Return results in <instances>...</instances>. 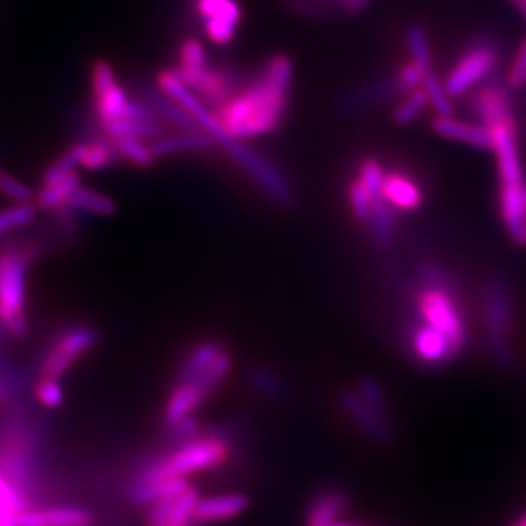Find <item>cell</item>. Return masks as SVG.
Here are the masks:
<instances>
[{
	"label": "cell",
	"instance_id": "23",
	"mask_svg": "<svg viewBox=\"0 0 526 526\" xmlns=\"http://www.w3.org/2000/svg\"><path fill=\"white\" fill-rule=\"evenodd\" d=\"M145 103L149 104L150 109L162 121H169L171 125L176 126L179 130H184V132L200 130L198 125H196V121L193 120V116L189 115L188 111L181 104L169 98L166 92H162L159 87L155 91L145 94Z\"/></svg>",
	"mask_w": 526,
	"mask_h": 526
},
{
	"label": "cell",
	"instance_id": "52",
	"mask_svg": "<svg viewBox=\"0 0 526 526\" xmlns=\"http://www.w3.org/2000/svg\"><path fill=\"white\" fill-rule=\"evenodd\" d=\"M521 520L525 521V523H526V513H525V515L521 516Z\"/></svg>",
	"mask_w": 526,
	"mask_h": 526
},
{
	"label": "cell",
	"instance_id": "36",
	"mask_svg": "<svg viewBox=\"0 0 526 526\" xmlns=\"http://www.w3.org/2000/svg\"><path fill=\"white\" fill-rule=\"evenodd\" d=\"M424 92L428 96V103L435 109L438 116H452V96L446 91L445 82H441L433 72L426 75L423 84Z\"/></svg>",
	"mask_w": 526,
	"mask_h": 526
},
{
	"label": "cell",
	"instance_id": "40",
	"mask_svg": "<svg viewBox=\"0 0 526 526\" xmlns=\"http://www.w3.org/2000/svg\"><path fill=\"white\" fill-rule=\"evenodd\" d=\"M36 401L48 409H57L65 401L62 385L57 378L40 377L35 385Z\"/></svg>",
	"mask_w": 526,
	"mask_h": 526
},
{
	"label": "cell",
	"instance_id": "14",
	"mask_svg": "<svg viewBox=\"0 0 526 526\" xmlns=\"http://www.w3.org/2000/svg\"><path fill=\"white\" fill-rule=\"evenodd\" d=\"M249 498L241 492H223L198 499L191 526H208L234 520L249 508Z\"/></svg>",
	"mask_w": 526,
	"mask_h": 526
},
{
	"label": "cell",
	"instance_id": "33",
	"mask_svg": "<svg viewBox=\"0 0 526 526\" xmlns=\"http://www.w3.org/2000/svg\"><path fill=\"white\" fill-rule=\"evenodd\" d=\"M81 166V143H75L69 150H65L57 161L52 162L43 172V186L58 183L75 172V167Z\"/></svg>",
	"mask_w": 526,
	"mask_h": 526
},
{
	"label": "cell",
	"instance_id": "46",
	"mask_svg": "<svg viewBox=\"0 0 526 526\" xmlns=\"http://www.w3.org/2000/svg\"><path fill=\"white\" fill-rule=\"evenodd\" d=\"M21 387V378L7 366H0V407L9 406Z\"/></svg>",
	"mask_w": 526,
	"mask_h": 526
},
{
	"label": "cell",
	"instance_id": "37",
	"mask_svg": "<svg viewBox=\"0 0 526 526\" xmlns=\"http://www.w3.org/2000/svg\"><path fill=\"white\" fill-rule=\"evenodd\" d=\"M428 106V96H426L423 87L416 89V91L409 92V94H406L404 101L395 109V123H399V125H409V123L416 120Z\"/></svg>",
	"mask_w": 526,
	"mask_h": 526
},
{
	"label": "cell",
	"instance_id": "41",
	"mask_svg": "<svg viewBox=\"0 0 526 526\" xmlns=\"http://www.w3.org/2000/svg\"><path fill=\"white\" fill-rule=\"evenodd\" d=\"M384 176V166L377 159H373V157H366L358 166V178L361 179V183L365 184L366 188L370 189V193L375 198L382 195Z\"/></svg>",
	"mask_w": 526,
	"mask_h": 526
},
{
	"label": "cell",
	"instance_id": "25",
	"mask_svg": "<svg viewBox=\"0 0 526 526\" xmlns=\"http://www.w3.org/2000/svg\"><path fill=\"white\" fill-rule=\"evenodd\" d=\"M223 349L225 348L218 341H203L196 344L181 366L178 382H195L196 378L201 377L208 370V366L212 365L213 360L222 353Z\"/></svg>",
	"mask_w": 526,
	"mask_h": 526
},
{
	"label": "cell",
	"instance_id": "28",
	"mask_svg": "<svg viewBox=\"0 0 526 526\" xmlns=\"http://www.w3.org/2000/svg\"><path fill=\"white\" fill-rule=\"evenodd\" d=\"M81 184V176L77 172H72L70 176L58 181V183L48 184L43 186L40 193L36 195V206L40 210H57L60 206L65 205L69 196L72 195L77 186Z\"/></svg>",
	"mask_w": 526,
	"mask_h": 526
},
{
	"label": "cell",
	"instance_id": "3",
	"mask_svg": "<svg viewBox=\"0 0 526 526\" xmlns=\"http://www.w3.org/2000/svg\"><path fill=\"white\" fill-rule=\"evenodd\" d=\"M419 275L424 285L416 297L421 321L443 332L462 353L469 336L464 314L460 310L457 285L443 269L436 268L433 264L423 266Z\"/></svg>",
	"mask_w": 526,
	"mask_h": 526
},
{
	"label": "cell",
	"instance_id": "27",
	"mask_svg": "<svg viewBox=\"0 0 526 526\" xmlns=\"http://www.w3.org/2000/svg\"><path fill=\"white\" fill-rule=\"evenodd\" d=\"M370 234L372 239L378 246H389L390 242L394 241L395 227H397V220H395L394 208L384 200V196H378L375 203H373V212L370 222Z\"/></svg>",
	"mask_w": 526,
	"mask_h": 526
},
{
	"label": "cell",
	"instance_id": "29",
	"mask_svg": "<svg viewBox=\"0 0 526 526\" xmlns=\"http://www.w3.org/2000/svg\"><path fill=\"white\" fill-rule=\"evenodd\" d=\"M128 104H130L128 92L121 84H116L108 91L103 92L101 96L94 98V109H96V116L101 121V125L123 116Z\"/></svg>",
	"mask_w": 526,
	"mask_h": 526
},
{
	"label": "cell",
	"instance_id": "53",
	"mask_svg": "<svg viewBox=\"0 0 526 526\" xmlns=\"http://www.w3.org/2000/svg\"><path fill=\"white\" fill-rule=\"evenodd\" d=\"M525 244H526V215H525Z\"/></svg>",
	"mask_w": 526,
	"mask_h": 526
},
{
	"label": "cell",
	"instance_id": "24",
	"mask_svg": "<svg viewBox=\"0 0 526 526\" xmlns=\"http://www.w3.org/2000/svg\"><path fill=\"white\" fill-rule=\"evenodd\" d=\"M31 508L33 501L0 472V526H16L18 516Z\"/></svg>",
	"mask_w": 526,
	"mask_h": 526
},
{
	"label": "cell",
	"instance_id": "17",
	"mask_svg": "<svg viewBox=\"0 0 526 526\" xmlns=\"http://www.w3.org/2000/svg\"><path fill=\"white\" fill-rule=\"evenodd\" d=\"M382 196L394 210L416 212L423 205V191L406 172H385Z\"/></svg>",
	"mask_w": 526,
	"mask_h": 526
},
{
	"label": "cell",
	"instance_id": "22",
	"mask_svg": "<svg viewBox=\"0 0 526 526\" xmlns=\"http://www.w3.org/2000/svg\"><path fill=\"white\" fill-rule=\"evenodd\" d=\"M104 132L111 140L113 138L132 137L140 140H157L164 135V125L161 118H147V120H135V118H116V120L103 123Z\"/></svg>",
	"mask_w": 526,
	"mask_h": 526
},
{
	"label": "cell",
	"instance_id": "45",
	"mask_svg": "<svg viewBox=\"0 0 526 526\" xmlns=\"http://www.w3.org/2000/svg\"><path fill=\"white\" fill-rule=\"evenodd\" d=\"M506 84L509 89H521L526 86V38L518 46L513 62L509 63L508 72H506Z\"/></svg>",
	"mask_w": 526,
	"mask_h": 526
},
{
	"label": "cell",
	"instance_id": "13",
	"mask_svg": "<svg viewBox=\"0 0 526 526\" xmlns=\"http://www.w3.org/2000/svg\"><path fill=\"white\" fill-rule=\"evenodd\" d=\"M411 344L414 355L418 356L423 365H448L460 355L455 344L443 332L423 321L412 327Z\"/></svg>",
	"mask_w": 526,
	"mask_h": 526
},
{
	"label": "cell",
	"instance_id": "49",
	"mask_svg": "<svg viewBox=\"0 0 526 526\" xmlns=\"http://www.w3.org/2000/svg\"><path fill=\"white\" fill-rule=\"evenodd\" d=\"M7 336L6 327H4V322H2V319H0V343L4 341V338Z\"/></svg>",
	"mask_w": 526,
	"mask_h": 526
},
{
	"label": "cell",
	"instance_id": "19",
	"mask_svg": "<svg viewBox=\"0 0 526 526\" xmlns=\"http://www.w3.org/2000/svg\"><path fill=\"white\" fill-rule=\"evenodd\" d=\"M206 397L208 394L198 385L178 382L164 407V424L167 428H171L179 421L195 416L196 409L206 401Z\"/></svg>",
	"mask_w": 526,
	"mask_h": 526
},
{
	"label": "cell",
	"instance_id": "6",
	"mask_svg": "<svg viewBox=\"0 0 526 526\" xmlns=\"http://www.w3.org/2000/svg\"><path fill=\"white\" fill-rule=\"evenodd\" d=\"M486 310L487 339L492 360L501 368H509L513 363L511 348V322H513V297L508 285L501 280H492L484 295Z\"/></svg>",
	"mask_w": 526,
	"mask_h": 526
},
{
	"label": "cell",
	"instance_id": "31",
	"mask_svg": "<svg viewBox=\"0 0 526 526\" xmlns=\"http://www.w3.org/2000/svg\"><path fill=\"white\" fill-rule=\"evenodd\" d=\"M116 159L120 157L116 154L113 142H81V166L87 171H103L106 167L113 166Z\"/></svg>",
	"mask_w": 526,
	"mask_h": 526
},
{
	"label": "cell",
	"instance_id": "44",
	"mask_svg": "<svg viewBox=\"0 0 526 526\" xmlns=\"http://www.w3.org/2000/svg\"><path fill=\"white\" fill-rule=\"evenodd\" d=\"M0 193L16 203H31L35 198L33 191L26 184L2 171H0Z\"/></svg>",
	"mask_w": 526,
	"mask_h": 526
},
{
	"label": "cell",
	"instance_id": "38",
	"mask_svg": "<svg viewBox=\"0 0 526 526\" xmlns=\"http://www.w3.org/2000/svg\"><path fill=\"white\" fill-rule=\"evenodd\" d=\"M205 65H208L205 45L198 38H186V40L181 41L176 69H200Z\"/></svg>",
	"mask_w": 526,
	"mask_h": 526
},
{
	"label": "cell",
	"instance_id": "2",
	"mask_svg": "<svg viewBox=\"0 0 526 526\" xmlns=\"http://www.w3.org/2000/svg\"><path fill=\"white\" fill-rule=\"evenodd\" d=\"M230 457L229 441L220 433H206L176 446L172 452L143 465L135 482L188 479V475L212 470Z\"/></svg>",
	"mask_w": 526,
	"mask_h": 526
},
{
	"label": "cell",
	"instance_id": "20",
	"mask_svg": "<svg viewBox=\"0 0 526 526\" xmlns=\"http://www.w3.org/2000/svg\"><path fill=\"white\" fill-rule=\"evenodd\" d=\"M349 494L341 487L326 489L315 496L307 513V525L331 526L348 508Z\"/></svg>",
	"mask_w": 526,
	"mask_h": 526
},
{
	"label": "cell",
	"instance_id": "11",
	"mask_svg": "<svg viewBox=\"0 0 526 526\" xmlns=\"http://www.w3.org/2000/svg\"><path fill=\"white\" fill-rule=\"evenodd\" d=\"M491 135V150L498 162L499 186L525 184L518 147V126L516 118L499 121L487 126Z\"/></svg>",
	"mask_w": 526,
	"mask_h": 526
},
{
	"label": "cell",
	"instance_id": "10",
	"mask_svg": "<svg viewBox=\"0 0 526 526\" xmlns=\"http://www.w3.org/2000/svg\"><path fill=\"white\" fill-rule=\"evenodd\" d=\"M184 86L213 108H220L237 92V77L230 70L212 67L210 63L200 69H174Z\"/></svg>",
	"mask_w": 526,
	"mask_h": 526
},
{
	"label": "cell",
	"instance_id": "48",
	"mask_svg": "<svg viewBox=\"0 0 526 526\" xmlns=\"http://www.w3.org/2000/svg\"><path fill=\"white\" fill-rule=\"evenodd\" d=\"M511 2H513V6L516 7V11L520 12L526 21V0H511Z\"/></svg>",
	"mask_w": 526,
	"mask_h": 526
},
{
	"label": "cell",
	"instance_id": "21",
	"mask_svg": "<svg viewBox=\"0 0 526 526\" xmlns=\"http://www.w3.org/2000/svg\"><path fill=\"white\" fill-rule=\"evenodd\" d=\"M213 145H215L213 138L203 130H191V132L181 130L174 135H162L161 138L150 143L157 159L174 154H186V152H201V150L212 149Z\"/></svg>",
	"mask_w": 526,
	"mask_h": 526
},
{
	"label": "cell",
	"instance_id": "50",
	"mask_svg": "<svg viewBox=\"0 0 526 526\" xmlns=\"http://www.w3.org/2000/svg\"><path fill=\"white\" fill-rule=\"evenodd\" d=\"M513 526H526V523L520 518V520L516 521L515 525Z\"/></svg>",
	"mask_w": 526,
	"mask_h": 526
},
{
	"label": "cell",
	"instance_id": "42",
	"mask_svg": "<svg viewBox=\"0 0 526 526\" xmlns=\"http://www.w3.org/2000/svg\"><path fill=\"white\" fill-rule=\"evenodd\" d=\"M429 74H431V72H429ZM426 75H428V72H424L419 65H416V63L411 60V62L406 63V65L397 72V75H395V91L402 92V94H409V92L416 91V89H421Z\"/></svg>",
	"mask_w": 526,
	"mask_h": 526
},
{
	"label": "cell",
	"instance_id": "47",
	"mask_svg": "<svg viewBox=\"0 0 526 526\" xmlns=\"http://www.w3.org/2000/svg\"><path fill=\"white\" fill-rule=\"evenodd\" d=\"M252 380H254L256 387H259L263 392H268V394L273 395L285 394V387H283L280 380L276 377H271L269 373L261 372V370H259V372L254 373V378H252Z\"/></svg>",
	"mask_w": 526,
	"mask_h": 526
},
{
	"label": "cell",
	"instance_id": "8",
	"mask_svg": "<svg viewBox=\"0 0 526 526\" xmlns=\"http://www.w3.org/2000/svg\"><path fill=\"white\" fill-rule=\"evenodd\" d=\"M98 343L91 326H74L58 334L41 360L40 377L60 378Z\"/></svg>",
	"mask_w": 526,
	"mask_h": 526
},
{
	"label": "cell",
	"instance_id": "35",
	"mask_svg": "<svg viewBox=\"0 0 526 526\" xmlns=\"http://www.w3.org/2000/svg\"><path fill=\"white\" fill-rule=\"evenodd\" d=\"M406 38L412 62L419 65L428 74L433 72V57H431V48H429L428 36L424 33V29L418 24H412L407 29Z\"/></svg>",
	"mask_w": 526,
	"mask_h": 526
},
{
	"label": "cell",
	"instance_id": "5",
	"mask_svg": "<svg viewBox=\"0 0 526 526\" xmlns=\"http://www.w3.org/2000/svg\"><path fill=\"white\" fill-rule=\"evenodd\" d=\"M215 142L220 145V149L225 154L229 155L235 166L246 172L247 176L258 184L264 195L276 203H280V205H286L292 201V186L288 183V179L264 155L259 154L256 150L249 149L241 140L227 137L225 133H223L222 138H217Z\"/></svg>",
	"mask_w": 526,
	"mask_h": 526
},
{
	"label": "cell",
	"instance_id": "9",
	"mask_svg": "<svg viewBox=\"0 0 526 526\" xmlns=\"http://www.w3.org/2000/svg\"><path fill=\"white\" fill-rule=\"evenodd\" d=\"M193 9L203 24L206 38L213 45L232 43L242 21L239 0H193Z\"/></svg>",
	"mask_w": 526,
	"mask_h": 526
},
{
	"label": "cell",
	"instance_id": "12",
	"mask_svg": "<svg viewBox=\"0 0 526 526\" xmlns=\"http://www.w3.org/2000/svg\"><path fill=\"white\" fill-rule=\"evenodd\" d=\"M508 84L496 79H487L475 87L470 96V109L481 125L491 126L499 121L511 120L515 116V103Z\"/></svg>",
	"mask_w": 526,
	"mask_h": 526
},
{
	"label": "cell",
	"instance_id": "1",
	"mask_svg": "<svg viewBox=\"0 0 526 526\" xmlns=\"http://www.w3.org/2000/svg\"><path fill=\"white\" fill-rule=\"evenodd\" d=\"M293 75L292 58H269L256 79L213 111L222 132L241 142L276 132L285 120Z\"/></svg>",
	"mask_w": 526,
	"mask_h": 526
},
{
	"label": "cell",
	"instance_id": "32",
	"mask_svg": "<svg viewBox=\"0 0 526 526\" xmlns=\"http://www.w3.org/2000/svg\"><path fill=\"white\" fill-rule=\"evenodd\" d=\"M38 215L36 203H16L0 210V235L11 234L14 230L23 229L35 220Z\"/></svg>",
	"mask_w": 526,
	"mask_h": 526
},
{
	"label": "cell",
	"instance_id": "18",
	"mask_svg": "<svg viewBox=\"0 0 526 526\" xmlns=\"http://www.w3.org/2000/svg\"><path fill=\"white\" fill-rule=\"evenodd\" d=\"M433 130L448 140L469 143L475 149L491 150V135L481 123L455 120L452 116H436Z\"/></svg>",
	"mask_w": 526,
	"mask_h": 526
},
{
	"label": "cell",
	"instance_id": "26",
	"mask_svg": "<svg viewBox=\"0 0 526 526\" xmlns=\"http://www.w3.org/2000/svg\"><path fill=\"white\" fill-rule=\"evenodd\" d=\"M65 205H69L74 212L89 213V215H98V217H111L116 212V203L113 198L99 193L96 189L81 186V184L72 191Z\"/></svg>",
	"mask_w": 526,
	"mask_h": 526
},
{
	"label": "cell",
	"instance_id": "43",
	"mask_svg": "<svg viewBox=\"0 0 526 526\" xmlns=\"http://www.w3.org/2000/svg\"><path fill=\"white\" fill-rule=\"evenodd\" d=\"M116 84L118 81H116L115 69L111 63L106 62V60H98L92 65L91 87L94 98L101 96L103 92L108 91Z\"/></svg>",
	"mask_w": 526,
	"mask_h": 526
},
{
	"label": "cell",
	"instance_id": "16",
	"mask_svg": "<svg viewBox=\"0 0 526 526\" xmlns=\"http://www.w3.org/2000/svg\"><path fill=\"white\" fill-rule=\"evenodd\" d=\"M94 516L82 506H45L26 509L16 526H92Z\"/></svg>",
	"mask_w": 526,
	"mask_h": 526
},
{
	"label": "cell",
	"instance_id": "30",
	"mask_svg": "<svg viewBox=\"0 0 526 526\" xmlns=\"http://www.w3.org/2000/svg\"><path fill=\"white\" fill-rule=\"evenodd\" d=\"M111 142H113L116 154H118V157L123 159V161L130 162L133 166L142 167V169L154 166L157 157H155L154 152H152V147L145 143V140L123 137L113 138Z\"/></svg>",
	"mask_w": 526,
	"mask_h": 526
},
{
	"label": "cell",
	"instance_id": "7",
	"mask_svg": "<svg viewBox=\"0 0 526 526\" xmlns=\"http://www.w3.org/2000/svg\"><path fill=\"white\" fill-rule=\"evenodd\" d=\"M499 65V48L491 40H477L460 53L457 62L445 79V87L452 98L464 96L470 89L481 86Z\"/></svg>",
	"mask_w": 526,
	"mask_h": 526
},
{
	"label": "cell",
	"instance_id": "4",
	"mask_svg": "<svg viewBox=\"0 0 526 526\" xmlns=\"http://www.w3.org/2000/svg\"><path fill=\"white\" fill-rule=\"evenodd\" d=\"M28 261V252L19 247L0 251V319L9 338L28 336Z\"/></svg>",
	"mask_w": 526,
	"mask_h": 526
},
{
	"label": "cell",
	"instance_id": "39",
	"mask_svg": "<svg viewBox=\"0 0 526 526\" xmlns=\"http://www.w3.org/2000/svg\"><path fill=\"white\" fill-rule=\"evenodd\" d=\"M356 394L360 395L361 399H363L368 406L372 407L373 411L378 412L382 418L392 421L387 397H385L384 392L380 389V385H378L375 380H372V378L361 380L358 387H356Z\"/></svg>",
	"mask_w": 526,
	"mask_h": 526
},
{
	"label": "cell",
	"instance_id": "51",
	"mask_svg": "<svg viewBox=\"0 0 526 526\" xmlns=\"http://www.w3.org/2000/svg\"><path fill=\"white\" fill-rule=\"evenodd\" d=\"M331 526H355V525H338V523H334V525Z\"/></svg>",
	"mask_w": 526,
	"mask_h": 526
},
{
	"label": "cell",
	"instance_id": "34",
	"mask_svg": "<svg viewBox=\"0 0 526 526\" xmlns=\"http://www.w3.org/2000/svg\"><path fill=\"white\" fill-rule=\"evenodd\" d=\"M377 198L370 193V189L366 188L365 184L361 183L360 178L353 179V181L349 183V205H351V210H353V215H355L356 220L363 223V225H368V222H370L373 203H375Z\"/></svg>",
	"mask_w": 526,
	"mask_h": 526
},
{
	"label": "cell",
	"instance_id": "15",
	"mask_svg": "<svg viewBox=\"0 0 526 526\" xmlns=\"http://www.w3.org/2000/svg\"><path fill=\"white\" fill-rule=\"evenodd\" d=\"M343 411L355 421L356 426L370 436V440L380 445H387L394 438V426L389 419L382 418L373 411L356 392H344L339 397Z\"/></svg>",
	"mask_w": 526,
	"mask_h": 526
}]
</instances>
